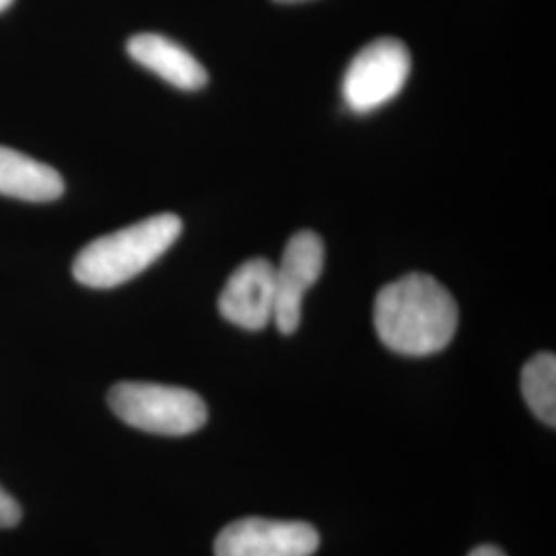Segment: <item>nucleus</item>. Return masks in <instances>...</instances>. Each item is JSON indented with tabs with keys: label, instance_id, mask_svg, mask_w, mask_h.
Segmentation results:
<instances>
[{
	"label": "nucleus",
	"instance_id": "nucleus-1",
	"mask_svg": "<svg viewBox=\"0 0 556 556\" xmlns=\"http://www.w3.org/2000/svg\"><path fill=\"white\" fill-rule=\"evenodd\" d=\"M457 303L438 278L410 273L386 285L376 298L379 340L397 355L429 357L456 337Z\"/></svg>",
	"mask_w": 556,
	"mask_h": 556
},
{
	"label": "nucleus",
	"instance_id": "nucleus-11",
	"mask_svg": "<svg viewBox=\"0 0 556 556\" xmlns=\"http://www.w3.org/2000/svg\"><path fill=\"white\" fill-rule=\"evenodd\" d=\"M21 521V507L15 498L0 489V528H13Z\"/></svg>",
	"mask_w": 556,
	"mask_h": 556
},
{
	"label": "nucleus",
	"instance_id": "nucleus-5",
	"mask_svg": "<svg viewBox=\"0 0 556 556\" xmlns=\"http://www.w3.org/2000/svg\"><path fill=\"white\" fill-rule=\"evenodd\" d=\"M318 548L314 526L264 517L231 521L215 540V556H312Z\"/></svg>",
	"mask_w": 556,
	"mask_h": 556
},
{
	"label": "nucleus",
	"instance_id": "nucleus-3",
	"mask_svg": "<svg viewBox=\"0 0 556 556\" xmlns=\"http://www.w3.org/2000/svg\"><path fill=\"white\" fill-rule=\"evenodd\" d=\"M108 402L119 420L155 435H190L202 429L208 418L204 400L192 390L176 386L122 381L110 390Z\"/></svg>",
	"mask_w": 556,
	"mask_h": 556
},
{
	"label": "nucleus",
	"instance_id": "nucleus-13",
	"mask_svg": "<svg viewBox=\"0 0 556 556\" xmlns=\"http://www.w3.org/2000/svg\"><path fill=\"white\" fill-rule=\"evenodd\" d=\"M13 0H0V11H4Z\"/></svg>",
	"mask_w": 556,
	"mask_h": 556
},
{
	"label": "nucleus",
	"instance_id": "nucleus-10",
	"mask_svg": "<svg viewBox=\"0 0 556 556\" xmlns=\"http://www.w3.org/2000/svg\"><path fill=\"white\" fill-rule=\"evenodd\" d=\"M521 394L530 410L548 427L556 425V358L540 353L521 371Z\"/></svg>",
	"mask_w": 556,
	"mask_h": 556
},
{
	"label": "nucleus",
	"instance_id": "nucleus-2",
	"mask_svg": "<svg viewBox=\"0 0 556 556\" xmlns=\"http://www.w3.org/2000/svg\"><path fill=\"white\" fill-rule=\"evenodd\" d=\"M179 233L181 220L169 213L139 220L83 248L73 264V275L91 289L118 287L157 262Z\"/></svg>",
	"mask_w": 556,
	"mask_h": 556
},
{
	"label": "nucleus",
	"instance_id": "nucleus-9",
	"mask_svg": "<svg viewBox=\"0 0 556 556\" xmlns=\"http://www.w3.org/2000/svg\"><path fill=\"white\" fill-rule=\"evenodd\" d=\"M62 192L64 181L56 169L0 147V194L27 202H50L60 199Z\"/></svg>",
	"mask_w": 556,
	"mask_h": 556
},
{
	"label": "nucleus",
	"instance_id": "nucleus-4",
	"mask_svg": "<svg viewBox=\"0 0 556 556\" xmlns=\"http://www.w3.org/2000/svg\"><path fill=\"white\" fill-rule=\"evenodd\" d=\"M410 66V52L396 38H379L367 43L351 60L342 79L346 108L355 114H369L383 108L402 91Z\"/></svg>",
	"mask_w": 556,
	"mask_h": 556
},
{
	"label": "nucleus",
	"instance_id": "nucleus-7",
	"mask_svg": "<svg viewBox=\"0 0 556 556\" xmlns=\"http://www.w3.org/2000/svg\"><path fill=\"white\" fill-rule=\"evenodd\" d=\"M275 268L264 258L243 262L220 293V316L243 330L266 328L275 318Z\"/></svg>",
	"mask_w": 556,
	"mask_h": 556
},
{
	"label": "nucleus",
	"instance_id": "nucleus-6",
	"mask_svg": "<svg viewBox=\"0 0 556 556\" xmlns=\"http://www.w3.org/2000/svg\"><path fill=\"white\" fill-rule=\"evenodd\" d=\"M324 270V241L314 231H299L289 239L280 266L275 268V318L280 334H293L301 324L305 293Z\"/></svg>",
	"mask_w": 556,
	"mask_h": 556
},
{
	"label": "nucleus",
	"instance_id": "nucleus-12",
	"mask_svg": "<svg viewBox=\"0 0 556 556\" xmlns=\"http://www.w3.org/2000/svg\"><path fill=\"white\" fill-rule=\"evenodd\" d=\"M468 556H505V553L497 548V546H491V544H484V546H478Z\"/></svg>",
	"mask_w": 556,
	"mask_h": 556
},
{
	"label": "nucleus",
	"instance_id": "nucleus-14",
	"mask_svg": "<svg viewBox=\"0 0 556 556\" xmlns=\"http://www.w3.org/2000/svg\"><path fill=\"white\" fill-rule=\"evenodd\" d=\"M275 2H282V4H293V2H305V0H275Z\"/></svg>",
	"mask_w": 556,
	"mask_h": 556
},
{
	"label": "nucleus",
	"instance_id": "nucleus-8",
	"mask_svg": "<svg viewBox=\"0 0 556 556\" xmlns=\"http://www.w3.org/2000/svg\"><path fill=\"white\" fill-rule=\"evenodd\" d=\"M130 59L184 91H199L208 83L206 68L186 48L160 34H139L126 43Z\"/></svg>",
	"mask_w": 556,
	"mask_h": 556
}]
</instances>
